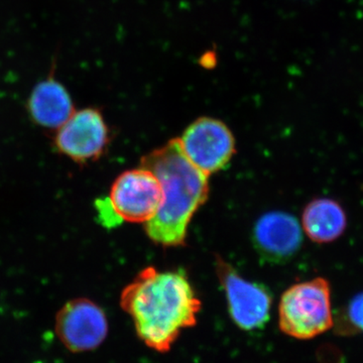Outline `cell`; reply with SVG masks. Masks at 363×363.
Returning a JSON list of instances; mask_svg holds the SVG:
<instances>
[{
  "instance_id": "1",
  "label": "cell",
  "mask_w": 363,
  "mask_h": 363,
  "mask_svg": "<svg viewBox=\"0 0 363 363\" xmlns=\"http://www.w3.org/2000/svg\"><path fill=\"white\" fill-rule=\"evenodd\" d=\"M121 307L145 345L167 353L182 332L197 324L201 301L183 272L149 267L123 289Z\"/></svg>"
},
{
  "instance_id": "2",
  "label": "cell",
  "mask_w": 363,
  "mask_h": 363,
  "mask_svg": "<svg viewBox=\"0 0 363 363\" xmlns=\"http://www.w3.org/2000/svg\"><path fill=\"white\" fill-rule=\"evenodd\" d=\"M142 166L159 179L162 200L156 215L145 224V233L157 245H185L189 224L209 195V176L193 166L173 138L145 155Z\"/></svg>"
},
{
  "instance_id": "3",
  "label": "cell",
  "mask_w": 363,
  "mask_h": 363,
  "mask_svg": "<svg viewBox=\"0 0 363 363\" xmlns=\"http://www.w3.org/2000/svg\"><path fill=\"white\" fill-rule=\"evenodd\" d=\"M335 324L330 284L324 278L296 284L281 296L279 304L281 331L298 340H310Z\"/></svg>"
},
{
  "instance_id": "4",
  "label": "cell",
  "mask_w": 363,
  "mask_h": 363,
  "mask_svg": "<svg viewBox=\"0 0 363 363\" xmlns=\"http://www.w3.org/2000/svg\"><path fill=\"white\" fill-rule=\"evenodd\" d=\"M162 200L159 179L143 166L123 172L117 177L107 198L119 223H147L156 215Z\"/></svg>"
},
{
  "instance_id": "5",
  "label": "cell",
  "mask_w": 363,
  "mask_h": 363,
  "mask_svg": "<svg viewBox=\"0 0 363 363\" xmlns=\"http://www.w3.org/2000/svg\"><path fill=\"white\" fill-rule=\"evenodd\" d=\"M215 266L234 324L243 331L264 328L271 317L272 304L271 292L267 286L242 278L221 257H216Z\"/></svg>"
},
{
  "instance_id": "6",
  "label": "cell",
  "mask_w": 363,
  "mask_h": 363,
  "mask_svg": "<svg viewBox=\"0 0 363 363\" xmlns=\"http://www.w3.org/2000/svg\"><path fill=\"white\" fill-rule=\"evenodd\" d=\"M189 162L207 176L225 168L235 154V138L225 123L200 117L178 138Z\"/></svg>"
},
{
  "instance_id": "7",
  "label": "cell",
  "mask_w": 363,
  "mask_h": 363,
  "mask_svg": "<svg viewBox=\"0 0 363 363\" xmlns=\"http://www.w3.org/2000/svg\"><path fill=\"white\" fill-rule=\"evenodd\" d=\"M55 331L71 352H88L97 350L107 338L108 320L96 303L86 298H73L57 313Z\"/></svg>"
},
{
  "instance_id": "8",
  "label": "cell",
  "mask_w": 363,
  "mask_h": 363,
  "mask_svg": "<svg viewBox=\"0 0 363 363\" xmlns=\"http://www.w3.org/2000/svg\"><path fill=\"white\" fill-rule=\"evenodd\" d=\"M108 143V125L101 112L93 107L74 111L55 135L58 152L81 164L99 159Z\"/></svg>"
},
{
  "instance_id": "9",
  "label": "cell",
  "mask_w": 363,
  "mask_h": 363,
  "mask_svg": "<svg viewBox=\"0 0 363 363\" xmlns=\"http://www.w3.org/2000/svg\"><path fill=\"white\" fill-rule=\"evenodd\" d=\"M252 241L262 259L281 264L300 250L302 226L295 216L286 212H269L262 215L253 227Z\"/></svg>"
},
{
  "instance_id": "10",
  "label": "cell",
  "mask_w": 363,
  "mask_h": 363,
  "mask_svg": "<svg viewBox=\"0 0 363 363\" xmlns=\"http://www.w3.org/2000/svg\"><path fill=\"white\" fill-rule=\"evenodd\" d=\"M75 111L70 93L52 76L38 83L28 97V114L33 123L47 130H58Z\"/></svg>"
},
{
  "instance_id": "11",
  "label": "cell",
  "mask_w": 363,
  "mask_h": 363,
  "mask_svg": "<svg viewBox=\"0 0 363 363\" xmlns=\"http://www.w3.org/2000/svg\"><path fill=\"white\" fill-rule=\"evenodd\" d=\"M301 226L313 242L331 243L345 233L347 215L340 203L330 198H318L305 207Z\"/></svg>"
},
{
  "instance_id": "12",
  "label": "cell",
  "mask_w": 363,
  "mask_h": 363,
  "mask_svg": "<svg viewBox=\"0 0 363 363\" xmlns=\"http://www.w3.org/2000/svg\"><path fill=\"white\" fill-rule=\"evenodd\" d=\"M350 330L363 333V293L352 298L345 312Z\"/></svg>"
}]
</instances>
